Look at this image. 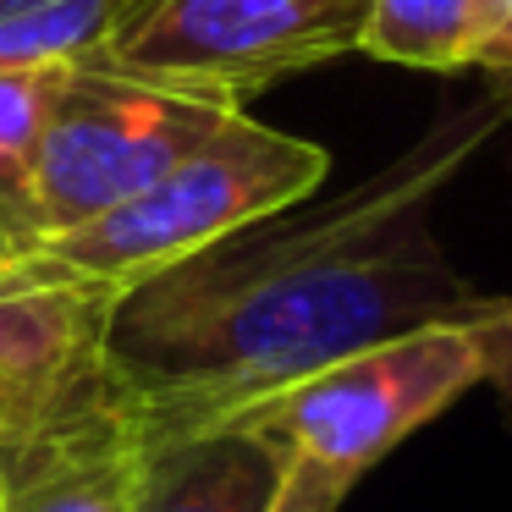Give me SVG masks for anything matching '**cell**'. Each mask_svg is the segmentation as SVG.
<instances>
[{"label":"cell","mask_w":512,"mask_h":512,"mask_svg":"<svg viewBox=\"0 0 512 512\" xmlns=\"http://www.w3.org/2000/svg\"><path fill=\"white\" fill-rule=\"evenodd\" d=\"M287 457L243 424H188L149 435L138 512H270Z\"/></svg>","instance_id":"52a82bcc"},{"label":"cell","mask_w":512,"mask_h":512,"mask_svg":"<svg viewBox=\"0 0 512 512\" xmlns=\"http://www.w3.org/2000/svg\"><path fill=\"white\" fill-rule=\"evenodd\" d=\"M342 496H347V490L331 485L325 474L287 463V479H281V490H276V501H270V512H336V507H342Z\"/></svg>","instance_id":"4fadbf2b"},{"label":"cell","mask_w":512,"mask_h":512,"mask_svg":"<svg viewBox=\"0 0 512 512\" xmlns=\"http://www.w3.org/2000/svg\"><path fill=\"white\" fill-rule=\"evenodd\" d=\"M474 72L490 78V94L512 111V0H490L485 6V34L474 50Z\"/></svg>","instance_id":"8fae6325"},{"label":"cell","mask_w":512,"mask_h":512,"mask_svg":"<svg viewBox=\"0 0 512 512\" xmlns=\"http://www.w3.org/2000/svg\"><path fill=\"white\" fill-rule=\"evenodd\" d=\"M507 122L490 89L446 105L364 182L287 204L116 303L105 353L144 397L149 435L221 424L391 336L479 320L496 292L457 276L435 210Z\"/></svg>","instance_id":"6da1fadb"},{"label":"cell","mask_w":512,"mask_h":512,"mask_svg":"<svg viewBox=\"0 0 512 512\" xmlns=\"http://www.w3.org/2000/svg\"><path fill=\"white\" fill-rule=\"evenodd\" d=\"M479 347H485V386L501 397L512 419V298H496L485 314H479Z\"/></svg>","instance_id":"7c38bea8"},{"label":"cell","mask_w":512,"mask_h":512,"mask_svg":"<svg viewBox=\"0 0 512 512\" xmlns=\"http://www.w3.org/2000/svg\"><path fill=\"white\" fill-rule=\"evenodd\" d=\"M331 155L298 133L232 111L188 160L116 210L0 259V292H61L111 314L138 287L221 237L320 193Z\"/></svg>","instance_id":"7a4b0ae2"},{"label":"cell","mask_w":512,"mask_h":512,"mask_svg":"<svg viewBox=\"0 0 512 512\" xmlns=\"http://www.w3.org/2000/svg\"><path fill=\"white\" fill-rule=\"evenodd\" d=\"M226 116H232V105L166 89V83H144L133 72L105 67L100 56L61 67L45 133H39L34 182H28L23 248L39 237L72 232V226L144 193L177 160H188Z\"/></svg>","instance_id":"277c9868"},{"label":"cell","mask_w":512,"mask_h":512,"mask_svg":"<svg viewBox=\"0 0 512 512\" xmlns=\"http://www.w3.org/2000/svg\"><path fill=\"white\" fill-rule=\"evenodd\" d=\"M56 78L61 67L0 72V254L23 248L28 237V182H34V155Z\"/></svg>","instance_id":"30bf717a"},{"label":"cell","mask_w":512,"mask_h":512,"mask_svg":"<svg viewBox=\"0 0 512 512\" xmlns=\"http://www.w3.org/2000/svg\"><path fill=\"white\" fill-rule=\"evenodd\" d=\"M149 413L111 364L0 441V512H138Z\"/></svg>","instance_id":"8992f818"},{"label":"cell","mask_w":512,"mask_h":512,"mask_svg":"<svg viewBox=\"0 0 512 512\" xmlns=\"http://www.w3.org/2000/svg\"><path fill=\"white\" fill-rule=\"evenodd\" d=\"M474 325L479 320L424 325L375 342L265 391L221 424H243L265 435L287 463L353 490L397 441L485 386V347Z\"/></svg>","instance_id":"3957f363"},{"label":"cell","mask_w":512,"mask_h":512,"mask_svg":"<svg viewBox=\"0 0 512 512\" xmlns=\"http://www.w3.org/2000/svg\"><path fill=\"white\" fill-rule=\"evenodd\" d=\"M490 0H369L358 50L413 72H468Z\"/></svg>","instance_id":"ba28073f"},{"label":"cell","mask_w":512,"mask_h":512,"mask_svg":"<svg viewBox=\"0 0 512 512\" xmlns=\"http://www.w3.org/2000/svg\"><path fill=\"white\" fill-rule=\"evenodd\" d=\"M369 0H127L100 61L144 83L248 100L336 56H353Z\"/></svg>","instance_id":"5b68a950"},{"label":"cell","mask_w":512,"mask_h":512,"mask_svg":"<svg viewBox=\"0 0 512 512\" xmlns=\"http://www.w3.org/2000/svg\"><path fill=\"white\" fill-rule=\"evenodd\" d=\"M127 0H0V72L72 67L105 50Z\"/></svg>","instance_id":"9c48e42d"}]
</instances>
